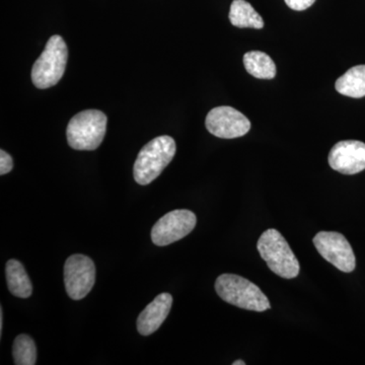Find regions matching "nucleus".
<instances>
[{"label": "nucleus", "instance_id": "1", "mask_svg": "<svg viewBox=\"0 0 365 365\" xmlns=\"http://www.w3.org/2000/svg\"><path fill=\"white\" fill-rule=\"evenodd\" d=\"M176 151V143L170 136H158L150 140L139 151L134 163V180L143 186L155 181L172 162Z\"/></svg>", "mask_w": 365, "mask_h": 365}, {"label": "nucleus", "instance_id": "2", "mask_svg": "<svg viewBox=\"0 0 365 365\" xmlns=\"http://www.w3.org/2000/svg\"><path fill=\"white\" fill-rule=\"evenodd\" d=\"M215 290L227 304L247 311L261 313L271 309L270 302L260 288L242 276L222 274L216 279Z\"/></svg>", "mask_w": 365, "mask_h": 365}, {"label": "nucleus", "instance_id": "3", "mask_svg": "<svg viewBox=\"0 0 365 365\" xmlns=\"http://www.w3.org/2000/svg\"><path fill=\"white\" fill-rule=\"evenodd\" d=\"M262 259L276 275L285 279H294L299 274V263L287 240L278 230H265L257 244Z\"/></svg>", "mask_w": 365, "mask_h": 365}, {"label": "nucleus", "instance_id": "4", "mask_svg": "<svg viewBox=\"0 0 365 365\" xmlns=\"http://www.w3.org/2000/svg\"><path fill=\"white\" fill-rule=\"evenodd\" d=\"M107 122V116L98 110L78 113L67 126V143L76 150H97L104 140Z\"/></svg>", "mask_w": 365, "mask_h": 365}, {"label": "nucleus", "instance_id": "5", "mask_svg": "<svg viewBox=\"0 0 365 365\" xmlns=\"http://www.w3.org/2000/svg\"><path fill=\"white\" fill-rule=\"evenodd\" d=\"M68 49L61 36L50 38L44 51L32 68V81L36 88L45 90L59 83L66 72Z\"/></svg>", "mask_w": 365, "mask_h": 365}, {"label": "nucleus", "instance_id": "6", "mask_svg": "<svg viewBox=\"0 0 365 365\" xmlns=\"http://www.w3.org/2000/svg\"><path fill=\"white\" fill-rule=\"evenodd\" d=\"M96 282V266L85 255L76 254L69 257L64 265V284L71 299H85Z\"/></svg>", "mask_w": 365, "mask_h": 365}, {"label": "nucleus", "instance_id": "7", "mask_svg": "<svg viewBox=\"0 0 365 365\" xmlns=\"http://www.w3.org/2000/svg\"><path fill=\"white\" fill-rule=\"evenodd\" d=\"M313 241L319 254L338 270L350 273L356 267V259L351 245L342 234L319 232Z\"/></svg>", "mask_w": 365, "mask_h": 365}, {"label": "nucleus", "instance_id": "8", "mask_svg": "<svg viewBox=\"0 0 365 365\" xmlns=\"http://www.w3.org/2000/svg\"><path fill=\"white\" fill-rule=\"evenodd\" d=\"M196 222V215L192 211L187 209L170 211L153 225L151 240L158 247L168 246L191 234Z\"/></svg>", "mask_w": 365, "mask_h": 365}, {"label": "nucleus", "instance_id": "9", "mask_svg": "<svg viewBox=\"0 0 365 365\" xmlns=\"http://www.w3.org/2000/svg\"><path fill=\"white\" fill-rule=\"evenodd\" d=\"M205 126L212 135L232 139L246 135L251 129V122L235 108L222 106L208 113Z\"/></svg>", "mask_w": 365, "mask_h": 365}, {"label": "nucleus", "instance_id": "10", "mask_svg": "<svg viewBox=\"0 0 365 365\" xmlns=\"http://www.w3.org/2000/svg\"><path fill=\"white\" fill-rule=\"evenodd\" d=\"M329 165L343 175H355L365 170V143L343 140L336 143L329 153Z\"/></svg>", "mask_w": 365, "mask_h": 365}, {"label": "nucleus", "instance_id": "11", "mask_svg": "<svg viewBox=\"0 0 365 365\" xmlns=\"http://www.w3.org/2000/svg\"><path fill=\"white\" fill-rule=\"evenodd\" d=\"M173 297L170 294H158L139 314L137 330L143 336L151 335L158 330L172 309Z\"/></svg>", "mask_w": 365, "mask_h": 365}, {"label": "nucleus", "instance_id": "12", "mask_svg": "<svg viewBox=\"0 0 365 365\" xmlns=\"http://www.w3.org/2000/svg\"><path fill=\"white\" fill-rule=\"evenodd\" d=\"M6 282L11 294L21 299H28L32 295L33 285L23 264L11 259L6 266Z\"/></svg>", "mask_w": 365, "mask_h": 365}, {"label": "nucleus", "instance_id": "13", "mask_svg": "<svg viewBox=\"0 0 365 365\" xmlns=\"http://www.w3.org/2000/svg\"><path fill=\"white\" fill-rule=\"evenodd\" d=\"M336 91L346 97H365V66H353L335 83Z\"/></svg>", "mask_w": 365, "mask_h": 365}, {"label": "nucleus", "instance_id": "14", "mask_svg": "<svg viewBox=\"0 0 365 365\" xmlns=\"http://www.w3.org/2000/svg\"><path fill=\"white\" fill-rule=\"evenodd\" d=\"M230 21L237 28L262 29L264 21L246 0H234L230 11Z\"/></svg>", "mask_w": 365, "mask_h": 365}, {"label": "nucleus", "instance_id": "15", "mask_svg": "<svg viewBox=\"0 0 365 365\" xmlns=\"http://www.w3.org/2000/svg\"><path fill=\"white\" fill-rule=\"evenodd\" d=\"M244 66L246 71L254 78L272 79L276 76V66L273 59L266 53L251 51L244 55Z\"/></svg>", "mask_w": 365, "mask_h": 365}, {"label": "nucleus", "instance_id": "16", "mask_svg": "<svg viewBox=\"0 0 365 365\" xmlns=\"http://www.w3.org/2000/svg\"><path fill=\"white\" fill-rule=\"evenodd\" d=\"M14 364L35 365L37 362V348L32 338L21 334L14 340L13 346Z\"/></svg>", "mask_w": 365, "mask_h": 365}, {"label": "nucleus", "instance_id": "17", "mask_svg": "<svg viewBox=\"0 0 365 365\" xmlns=\"http://www.w3.org/2000/svg\"><path fill=\"white\" fill-rule=\"evenodd\" d=\"M14 168L13 158L4 151V150H0V175L9 174Z\"/></svg>", "mask_w": 365, "mask_h": 365}, {"label": "nucleus", "instance_id": "18", "mask_svg": "<svg viewBox=\"0 0 365 365\" xmlns=\"http://www.w3.org/2000/svg\"><path fill=\"white\" fill-rule=\"evenodd\" d=\"M285 4L289 9H294V11H306L313 6L316 0H284Z\"/></svg>", "mask_w": 365, "mask_h": 365}, {"label": "nucleus", "instance_id": "19", "mask_svg": "<svg viewBox=\"0 0 365 365\" xmlns=\"http://www.w3.org/2000/svg\"><path fill=\"white\" fill-rule=\"evenodd\" d=\"M2 329H4V312L1 307L0 309V334H2Z\"/></svg>", "mask_w": 365, "mask_h": 365}, {"label": "nucleus", "instance_id": "20", "mask_svg": "<svg viewBox=\"0 0 365 365\" xmlns=\"http://www.w3.org/2000/svg\"><path fill=\"white\" fill-rule=\"evenodd\" d=\"M234 365H245L246 364H245L244 361H242V360H237V361H235L234 364H232Z\"/></svg>", "mask_w": 365, "mask_h": 365}]
</instances>
